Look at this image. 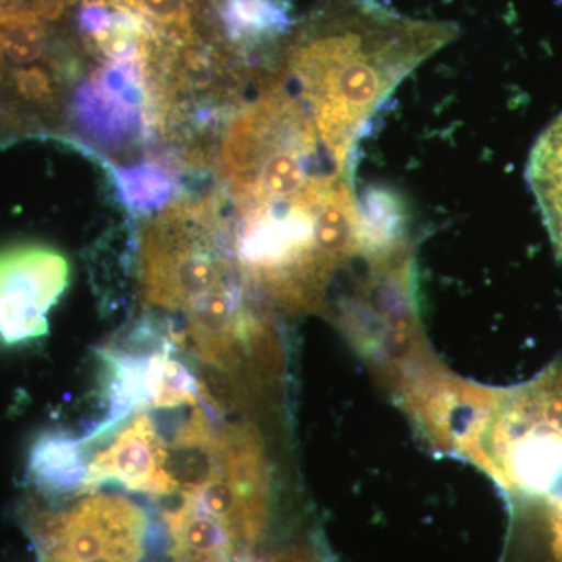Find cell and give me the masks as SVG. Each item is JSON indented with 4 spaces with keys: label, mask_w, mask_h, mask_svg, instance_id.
<instances>
[{
    "label": "cell",
    "mask_w": 562,
    "mask_h": 562,
    "mask_svg": "<svg viewBox=\"0 0 562 562\" xmlns=\"http://www.w3.org/2000/svg\"><path fill=\"white\" fill-rule=\"evenodd\" d=\"M83 439L65 430L41 432L27 458V480L47 498L83 494L88 475Z\"/></svg>",
    "instance_id": "52a82bcc"
},
{
    "label": "cell",
    "mask_w": 562,
    "mask_h": 562,
    "mask_svg": "<svg viewBox=\"0 0 562 562\" xmlns=\"http://www.w3.org/2000/svg\"><path fill=\"white\" fill-rule=\"evenodd\" d=\"M233 228L221 194L177 199L139 233L143 301L188 316L202 302L236 284Z\"/></svg>",
    "instance_id": "7a4b0ae2"
},
{
    "label": "cell",
    "mask_w": 562,
    "mask_h": 562,
    "mask_svg": "<svg viewBox=\"0 0 562 562\" xmlns=\"http://www.w3.org/2000/svg\"><path fill=\"white\" fill-rule=\"evenodd\" d=\"M171 536V562H232L241 560L227 530L191 502L165 514Z\"/></svg>",
    "instance_id": "30bf717a"
},
{
    "label": "cell",
    "mask_w": 562,
    "mask_h": 562,
    "mask_svg": "<svg viewBox=\"0 0 562 562\" xmlns=\"http://www.w3.org/2000/svg\"><path fill=\"white\" fill-rule=\"evenodd\" d=\"M70 121L91 143L121 149L154 133L144 50L128 60H106L74 94Z\"/></svg>",
    "instance_id": "5b68a950"
},
{
    "label": "cell",
    "mask_w": 562,
    "mask_h": 562,
    "mask_svg": "<svg viewBox=\"0 0 562 562\" xmlns=\"http://www.w3.org/2000/svg\"><path fill=\"white\" fill-rule=\"evenodd\" d=\"M527 180L557 260L562 262V113L536 139L528 158Z\"/></svg>",
    "instance_id": "9c48e42d"
},
{
    "label": "cell",
    "mask_w": 562,
    "mask_h": 562,
    "mask_svg": "<svg viewBox=\"0 0 562 562\" xmlns=\"http://www.w3.org/2000/svg\"><path fill=\"white\" fill-rule=\"evenodd\" d=\"M114 184L122 201L139 214L161 209L176 194L172 173L161 162L146 161L133 168H114Z\"/></svg>",
    "instance_id": "7c38bea8"
},
{
    "label": "cell",
    "mask_w": 562,
    "mask_h": 562,
    "mask_svg": "<svg viewBox=\"0 0 562 562\" xmlns=\"http://www.w3.org/2000/svg\"><path fill=\"white\" fill-rule=\"evenodd\" d=\"M168 461L169 443L151 416L139 414L92 458L83 492L113 483L144 494L171 495L176 490Z\"/></svg>",
    "instance_id": "8992f818"
},
{
    "label": "cell",
    "mask_w": 562,
    "mask_h": 562,
    "mask_svg": "<svg viewBox=\"0 0 562 562\" xmlns=\"http://www.w3.org/2000/svg\"><path fill=\"white\" fill-rule=\"evenodd\" d=\"M222 31L235 46H250L290 27L284 0H222Z\"/></svg>",
    "instance_id": "8fae6325"
},
{
    "label": "cell",
    "mask_w": 562,
    "mask_h": 562,
    "mask_svg": "<svg viewBox=\"0 0 562 562\" xmlns=\"http://www.w3.org/2000/svg\"><path fill=\"white\" fill-rule=\"evenodd\" d=\"M519 501L503 562H562V494Z\"/></svg>",
    "instance_id": "ba28073f"
},
{
    "label": "cell",
    "mask_w": 562,
    "mask_h": 562,
    "mask_svg": "<svg viewBox=\"0 0 562 562\" xmlns=\"http://www.w3.org/2000/svg\"><path fill=\"white\" fill-rule=\"evenodd\" d=\"M195 0H122L117 10L139 14L155 31L172 40H184L194 33L192 14Z\"/></svg>",
    "instance_id": "4fadbf2b"
},
{
    "label": "cell",
    "mask_w": 562,
    "mask_h": 562,
    "mask_svg": "<svg viewBox=\"0 0 562 562\" xmlns=\"http://www.w3.org/2000/svg\"><path fill=\"white\" fill-rule=\"evenodd\" d=\"M487 452L517 498L562 494V361L502 398Z\"/></svg>",
    "instance_id": "3957f363"
},
{
    "label": "cell",
    "mask_w": 562,
    "mask_h": 562,
    "mask_svg": "<svg viewBox=\"0 0 562 562\" xmlns=\"http://www.w3.org/2000/svg\"><path fill=\"white\" fill-rule=\"evenodd\" d=\"M457 35L453 24L409 20L375 0H325L292 41L286 72L339 172L350 176L358 139L391 92Z\"/></svg>",
    "instance_id": "6da1fadb"
},
{
    "label": "cell",
    "mask_w": 562,
    "mask_h": 562,
    "mask_svg": "<svg viewBox=\"0 0 562 562\" xmlns=\"http://www.w3.org/2000/svg\"><path fill=\"white\" fill-rule=\"evenodd\" d=\"M70 284L65 254L40 243L0 249V346H27L49 333V313Z\"/></svg>",
    "instance_id": "277c9868"
}]
</instances>
